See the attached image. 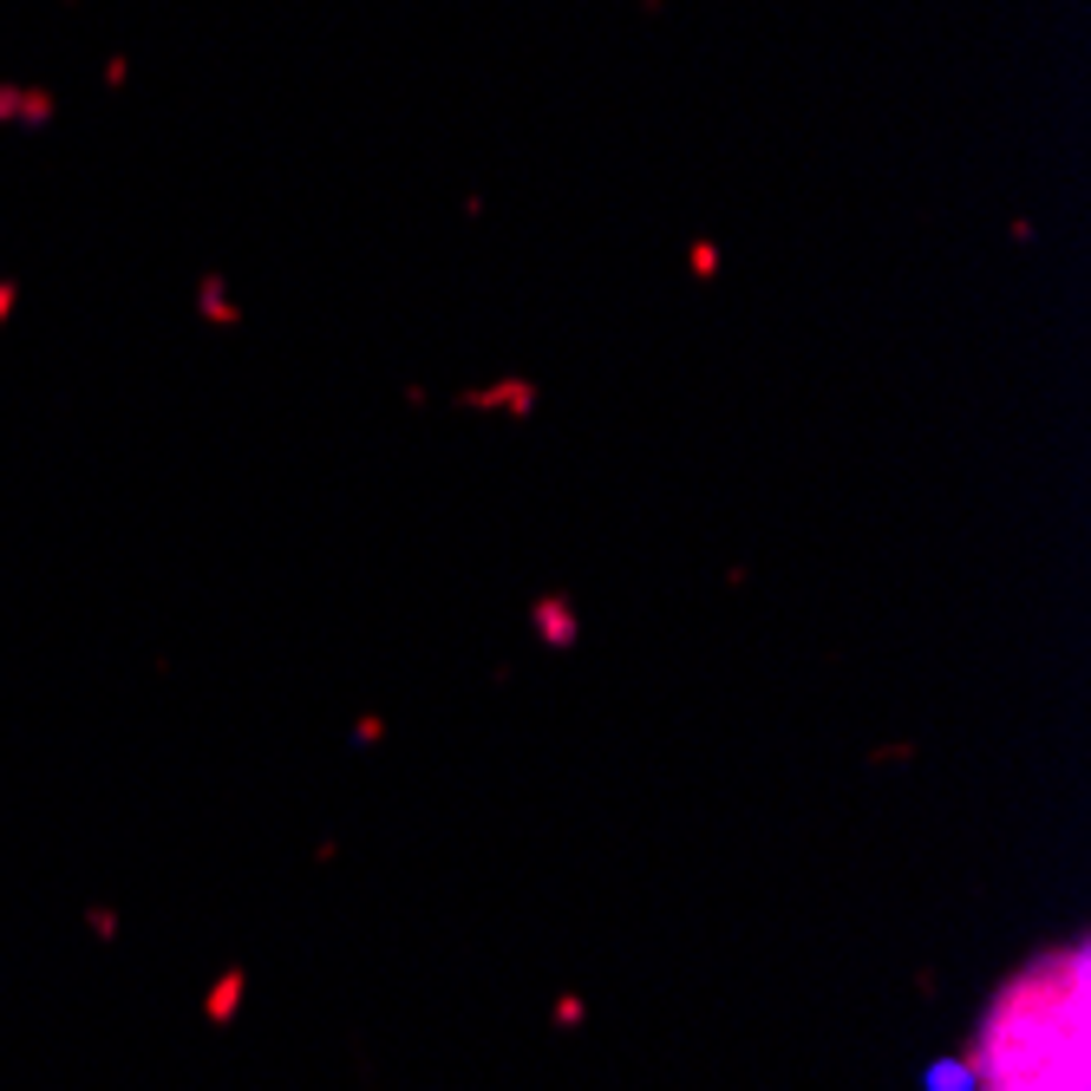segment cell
<instances>
[{"instance_id": "obj_1", "label": "cell", "mask_w": 1091, "mask_h": 1091, "mask_svg": "<svg viewBox=\"0 0 1091 1091\" xmlns=\"http://www.w3.org/2000/svg\"><path fill=\"white\" fill-rule=\"evenodd\" d=\"M961 1072L967 1091H1085V947L1014 980Z\"/></svg>"}, {"instance_id": "obj_2", "label": "cell", "mask_w": 1091, "mask_h": 1091, "mask_svg": "<svg viewBox=\"0 0 1091 1091\" xmlns=\"http://www.w3.org/2000/svg\"><path fill=\"white\" fill-rule=\"evenodd\" d=\"M235 1000H242V974H229V980H222L217 994H210V1019H217V1026H229V1014H235Z\"/></svg>"}]
</instances>
